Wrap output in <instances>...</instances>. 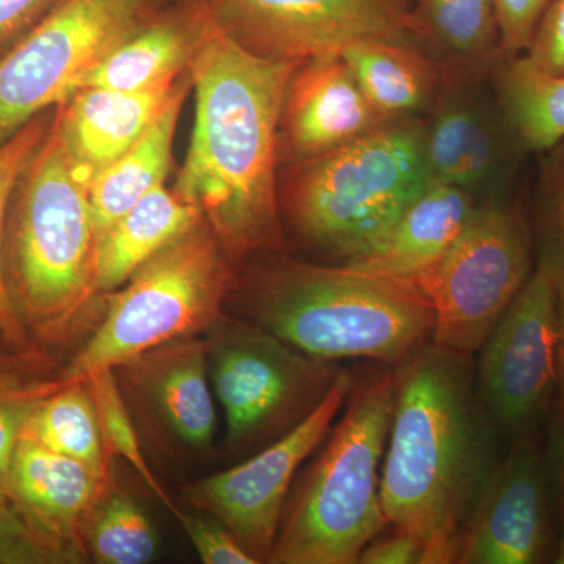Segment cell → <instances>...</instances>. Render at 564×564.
<instances>
[{"label":"cell","mask_w":564,"mask_h":564,"mask_svg":"<svg viewBox=\"0 0 564 564\" xmlns=\"http://www.w3.org/2000/svg\"><path fill=\"white\" fill-rule=\"evenodd\" d=\"M110 484V477L87 464L21 437L11 462L7 496L33 532L65 563H82L87 558L82 541L85 519Z\"/></svg>","instance_id":"18"},{"label":"cell","mask_w":564,"mask_h":564,"mask_svg":"<svg viewBox=\"0 0 564 564\" xmlns=\"http://www.w3.org/2000/svg\"><path fill=\"white\" fill-rule=\"evenodd\" d=\"M395 400V367L355 375L339 421L285 503L270 564H356L388 529L380 485Z\"/></svg>","instance_id":"5"},{"label":"cell","mask_w":564,"mask_h":564,"mask_svg":"<svg viewBox=\"0 0 564 564\" xmlns=\"http://www.w3.org/2000/svg\"><path fill=\"white\" fill-rule=\"evenodd\" d=\"M21 437L110 477L111 458L85 381L58 384L54 392L41 397L24 423Z\"/></svg>","instance_id":"27"},{"label":"cell","mask_w":564,"mask_h":564,"mask_svg":"<svg viewBox=\"0 0 564 564\" xmlns=\"http://www.w3.org/2000/svg\"><path fill=\"white\" fill-rule=\"evenodd\" d=\"M229 292L232 315L323 361L397 367L433 340V306L417 285L344 265L281 259Z\"/></svg>","instance_id":"4"},{"label":"cell","mask_w":564,"mask_h":564,"mask_svg":"<svg viewBox=\"0 0 564 564\" xmlns=\"http://www.w3.org/2000/svg\"><path fill=\"white\" fill-rule=\"evenodd\" d=\"M24 381L20 380L13 372H9V369H2L0 367V389L18 388V386H24Z\"/></svg>","instance_id":"41"},{"label":"cell","mask_w":564,"mask_h":564,"mask_svg":"<svg viewBox=\"0 0 564 564\" xmlns=\"http://www.w3.org/2000/svg\"><path fill=\"white\" fill-rule=\"evenodd\" d=\"M237 44L274 62L340 54L358 40L413 43L410 0H207Z\"/></svg>","instance_id":"13"},{"label":"cell","mask_w":564,"mask_h":564,"mask_svg":"<svg viewBox=\"0 0 564 564\" xmlns=\"http://www.w3.org/2000/svg\"><path fill=\"white\" fill-rule=\"evenodd\" d=\"M54 2L55 0H0V47L20 39Z\"/></svg>","instance_id":"38"},{"label":"cell","mask_w":564,"mask_h":564,"mask_svg":"<svg viewBox=\"0 0 564 564\" xmlns=\"http://www.w3.org/2000/svg\"><path fill=\"white\" fill-rule=\"evenodd\" d=\"M556 282V386L552 403V423L564 421V276Z\"/></svg>","instance_id":"39"},{"label":"cell","mask_w":564,"mask_h":564,"mask_svg":"<svg viewBox=\"0 0 564 564\" xmlns=\"http://www.w3.org/2000/svg\"><path fill=\"white\" fill-rule=\"evenodd\" d=\"M555 563L564 564V536L562 543L558 545V551H556Z\"/></svg>","instance_id":"42"},{"label":"cell","mask_w":564,"mask_h":564,"mask_svg":"<svg viewBox=\"0 0 564 564\" xmlns=\"http://www.w3.org/2000/svg\"><path fill=\"white\" fill-rule=\"evenodd\" d=\"M547 73L564 74V0H554L524 52Z\"/></svg>","instance_id":"36"},{"label":"cell","mask_w":564,"mask_h":564,"mask_svg":"<svg viewBox=\"0 0 564 564\" xmlns=\"http://www.w3.org/2000/svg\"><path fill=\"white\" fill-rule=\"evenodd\" d=\"M340 55L364 95L388 120L422 118L443 91V70L413 43L358 40Z\"/></svg>","instance_id":"23"},{"label":"cell","mask_w":564,"mask_h":564,"mask_svg":"<svg viewBox=\"0 0 564 564\" xmlns=\"http://www.w3.org/2000/svg\"><path fill=\"white\" fill-rule=\"evenodd\" d=\"M532 229L536 263L564 276V141L541 152Z\"/></svg>","instance_id":"31"},{"label":"cell","mask_w":564,"mask_h":564,"mask_svg":"<svg viewBox=\"0 0 564 564\" xmlns=\"http://www.w3.org/2000/svg\"><path fill=\"white\" fill-rule=\"evenodd\" d=\"M57 388V381H51L0 389V492L6 496L11 462L20 443L24 423L41 397L54 392Z\"/></svg>","instance_id":"32"},{"label":"cell","mask_w":564,"mask_h":564,"mask_svg":"<svg viewBox=\"0 0 564 564\" xmlns=\"http://www.w3.org/2000/svg\"><path fill=\"white\" fill-rule=\"evenodd\" d=\"M232 280L228 254L203 218L110 296L101 321L58 384L87 380L159 345L203 334L225 313Z\"/></svg>","instance_id":"7"},{"label":"cell","mask_w":564,"mask_h":564,"mask_svg":"<svg viewBox=\"0 0 564 564\" xmlns=\"http://www.w3.org/2000/svg\"><path fill=\"white\" fill-rule=\"evenodd\" d=\"M488 80H445L422 117L423 154L432 184L469 193L477 203L510 202L524 148Z\"/></svg>","instance_id":"14"},{"label":"cell","mask_w":564,"mask_h":564,"mask_svg":"<svg viewBox=\"0 0 564 564\" xmlns=\"http://www.w3.org/2000/svg\"><path fill=\"white\" fill-rule=\"evenodd\" d=\"M52 115H47L46 111L33 118L20 132L0 144V329L11 350L17 351L22 358L35 356V348L32 347L31 337L25 333L14 311L9 289H7L6 272H3V239H6L7 215H9L14 188L50 131Z\"/></svg>","instance_id":"29"},{"label":"cell","mask_w":564,"mask_h":564,"mask_svg":"<svg viewBox=\"0 0 564 564\" xmlns=\"http://www.w3.org/2000/svg\"><path fill=\"white\" fill-rule=\"evenodd\" d=\"M552 443L549 448L547 463L551 474L552 494L564 518V421L552 423Z\"/></svg>","instance_id":"40"},{"label":"cell","mask_w":564,"mask_h":564,"mask_svg":"<svg viewBox=\"0 0 564 564\" xmlns=\"http://www.w3.org/2000/svg\"><path fill=\"white\" fill-rule=\"evenodd\" d=\"M491 82L527 154H541L564 141V74L547 73L521 54L500 62Z\"/></svg>","instance_id":"26"},{"label":"cell","mask_w":564,"mask_h":564,"mask_svg":"<svg viewBox=\"0 0 564 564\" xmlns=\"http://www.w3.org/2000/svg\"><path fill=\"white\" fill-rule=\"evenodd\" d=\"M352 381L355 373L340 370L332 391L306 421L232 469L185 486L184 499L225 524L256 562L269 563L293 481L339 417Z\"/></svg>","instance_id":"12"},{"label":"cell","mask_w":564,"mask_h":564,"mask_svg":"<svg viewBox=\"0 0 564 564\" xmlns=\"http://www.w3.org/2000/svg\"><path fill=\"white\" fill-rule=\"evenodd\" d=\"M196 554L204 564H258L225 524L209 513L177 516Z\"/></svg>","instance_id":"34"},{"label":"cell","mask_w":564,"mask_h":564,"mask_svg":"<svg viewBox=\"0 0 564 564\" xmlns=\"http://www.w3.org/2000/svg\"><path fill=\"white\" fill-rule=\"evenodd\" d=\"M203 334L232 455L250 456L291 433L321 406L343 370L232 314L223 313Z\"/></svg>","instance_id":"8"},{"label":"cell","mask_w":564,"mask_h":564,"mask_svg":"<svg viewBox=\"0 0 564 564\" xmlns=\"http://www.w3.org/2000/svg\"><path fill=\"white\" fill-rule=\"evenodd\" d=\"M299 65L243 50L207 10L188 68L195 126L176 193L202 210L228 258L282 248L280 124Z\"/></svg>","instance_id":"1"},{"label":"cell","mask_w":564,"mask_h":564,"mask_svg":"<svg viewBox=\"0 0 564 564\" xmlns=\"http://www.w3.org/2000/svg\"><path fill=\"white\" fill-rule=\"evenodd\" d=\"M207 10V0H193L148 18L99 63L87 87L141 91L180 79L191 68Z\"/></svg>","instance_id":"21"},{"label":"cell","mask_w":564,"mask_h":564,"mask_svg":"<svg viewBox=\"0 0 564 564\" xmlns=\"http://www.w3.org/2000/svg\"><path fill=\"white\" fill-rule=\"evenodd\" d=\"M98 240L90 185L74 170L54 110L14 188L3 239L11 303L25 333L44 347H69L98 325Z\"/></svg>","instance_id":"3"},{"label":"cell","mask_w":564,"mask_h":564,"mask_svg":"<svg viewBox=\"0 0 564 564\" xmlns=\"http://www.w3.org/2000/svg\"><path fill=\"white\" fill-rule=\"evenodd\" d=\"M87 556L101 564H144L158 552L150 519L122 492L106 494L91 508L82 529Z\"/></svg>","instance_id":"28"},{"label":"cell","mask_w":564,"mask_h":564,"mask_svg":"<svg viewBox=\"0 0 564 564\" xmlns=\"http://www.w3.org/2000/svg\"><path fill=\"white\" fill-rule=\"evenodd\" d=\"M477 204L459 188L432 184L377 242L343 265L355 272L415 284L458 239Z\"/></svg>","instance_id":"20"},{"label":"cell","mask_w":564,"mask_h":564,"mask_svg":"<svg viewBox=\"0 0 564 564\" xmlns=\"http://www.w3.org/2000/svg\"><path fill=\"white\" fill-rule=\"evenodd\" d=\"M361 564H425V549L414 534L392 525L375 536L359 555Z\"/></svg>","instance_id":"37"},{"label":"cell","mask_w":564,"mask_h":564,"mask_svg":"<svg viewBox=\"0 0 564 564\" xmlns=\"http://www.w3.org/2000/svg\"><path fill=\"white\" fill-rule=\"evenodd\" d=\"M192 87L191 70H187L148 131L93 180L90 202L98 237L148 193L165 184L172 169L174 133Z\"/></svg>","instance_id":"24"},{"label":"cell","mask_w":564,"mask_h":564,"mask_svg":"<svg viewBox=\"0 0 564 564\" xmlns=\"http://www.w3.org/2000/svg\"><path fill=\"white\" fill-rule=\"evenodd\" d=\"M177 80L141 91L84 87L55 109L66 151L85 184L90 185L148 131Z\"/></svg>","instance_id":"19"},{"label":"cell","mask_w":564,"mask_h":564,"mask_svg":"<svg viewBox=\"0 0 564 564\" xmlns=\"http://www.w3.org/2000/svg\"><path fill=\"white\" fill-rule=\"evenodd\" d=\"M293 166L280 192L281 221L310 250L343 263L377 242L432 185L422 118L388 122Z\"/></svg>","instance_id":"6"},{"label":"cell","mask_w":564,"mask_h":564,"mask_svg":"<svg viewBox=\"0 0 564 564\" xmlns=\"http://www.w3.org/2000/svg\"><path fill=\"white\" fill-rule=\"evenodd\" d=\"M391 121L364 95L343 55L302 62L282 107L280 159L292 165L314 161Z\"/></svg>","instance_id":"16"},{"label":"cell","mask_w":564,"mask_h":564,"mask_svg":"<svg viewBox=\"0 0 564 564\" xmlns=\"http://www.w3.org/2000/svg\"><path fill=\"white\" fill-rule=\"evenodd\" d=\"M552 2L554 0H494L503 61L524 54Z\"/></svg>","instance_id":"35"},{"label":"cell","mask_w":564,"mask_h":564,"mask_svg":"<svg viewBox=\"0 0 564 564\" xmlns=\"http://www.w3.org/2000/svg\"><path fill=\"white\" fill-rule=\"evenodd\" d=\"M133 403L181 447L206 451L217 432L204 334L180 337L115 369Z\"/></svg>","instance_id":"17"},{"label":"cell","mask_w":564,"mask_h":564,"mask_svg":"<svg viewBox=\"0 0 564 564\" xmlns=\"http://www.w3.org/2000/svg\"><path fill=\"white\" fill-rule=\"evenodd\" d=\"M411 39L445 80H491L503 61L494 0H410Z\"/></svg>","instance_id":"22"},{"label":"cell","mask_w":564,"mask_h":564,"mask_svg":"<svg viewBox=\"0 0 564 564\" xmlns=\"http://www.w3.org/2000/svg\"><path fill=\"white\" fill-rule=\"evenodd\" d=\"M499 440L474 355L432 340L395 367L381 503L389 525L421 541L425 564L455 563L464 521L499 462Z\"/></svg>","instance_id":"2"},{"label":"cell","mask_w":564,"mask_h":564,"mask_svg":"<svg viewBox=\"0 0 564 564\" xmlns=\"http://www.w3.org/2000/svg\"><path fill=\"white\" fill-rule=\"evenodd\" d=\"M84 381L90 389L99 425H101L104 443H106L110 458L120 456L131 464L133 470L139 473L141 480L150 486L151 491L165 503L174 518H177L182 510L173 503L169 494L152 474L147 455L141 448L135 422H133L131 410L126 403L124 392L121 391L120 381H118L115 370H104V372L91 375Z\"/></svg>","instance_id":"30"},{"label":"cell","mask_w":564,"mask_h":564,"mask_svg":"<svg viewBox=\"0 0 564 564\" xmlns=\"http://www.w3.org/2000/svg\"><path fill=\"white\" fill-rule=\"evenodd\" d=\"M0 343L7 344L6 337H3L2 329H0ZM7 345H9V344H7ZM10 350H11V348H10ZM0 362H2V359H0Z\"/></svg>","instance_id":"43"},{"label":"cell","mask_w":564,"mask_h":564,"mask_svg":"<svg viewBox=\"0 0 564 564\" xmlns=\"http://www.w3.org/2000/svg\"><path fill=\"white\" fill-rule=\"evenodd\" d=\"M202 210L165 184L124 212L98 240L96 281L101 293L124 284L166 245L203 220Z\"/></svg>","instance_id":"25"},{"label":"cell","mask_w":564,"mask_h":564,"mask_svg":"<svg viewBox=\"0 0 564 564\" xmlns=\"http://www.w3.org/2000/svg\"><path fill=\"white\" fill-rule=\"evenodd\" d=\"M52 563H65V560L33 532L9 496L0 492V564Z\"/></svg>","instance_id":"33"},{"label":"cell","mask_w":564,"mask_h":564,"mask_svg":"<svg viewBox=\"0 0 564 564\" xmlns=\"http://www.w3.org/2000/svg\"><path fill=\"white\" fill-rule=\"evenodd\" d=\"M151 17V0H55L0 57V144L68 102Z\"/></svg>","instance_id":"9"},{"label":"cell","mask_w":564,"mask_h":564,"mask_svg":"<svg viewBox=\"0 0 564 564\" xmlns=\"http://www.w3.org/2000/svg\"><path fill=\"white\" fill-rule=\"evenodd\" d=\"M552 554V484L540 432L511 443L456 543L458 564H538Z\"/></svg>","instance_id":"15"},{"label":"cell","mask_w":564,"mask_h":564,"mask_svg":"<svg viewBox=\"0 0 564 564\" xmlns=\"http://www.w3.org/2000/svg\"><path fill=\"white\" fill-rule=\"evenodd\" d=\"M556 282L541 263L481 345L475 377L500 440L538 432L556 386Z\"/></svg>","instance_id":"11"},{"label":"cell","mask_w":564,"mask_h":564,"mask_svg":"<svg viewBox=\"0 0 564 564\" xmlns=\"http://www.w3.org/2000/svg\"><path fill=\"white\" fill-rule=\"evenodd\" d=\"M532 223L510 202L478 203L441 261L415 281L433 306V343L475 355L533 273Z\"/></svg>","instance_id":"10"}]
</instances>
